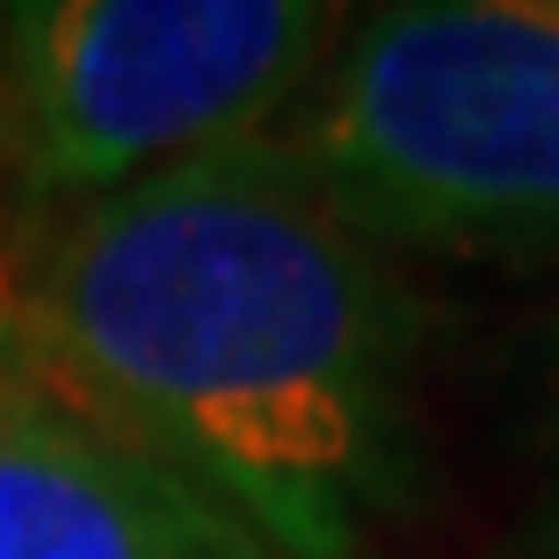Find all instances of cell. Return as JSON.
Listing matches in <instances>:
<instances>
[{"label":"cell","instance_id":"cell-2","mask_svg":"<svg viewBox=\"0 0 559 559\" xmlns=\"http://www.w3.org/2000/svg\"><path fill=\"white\" fill-rule=\"evenodd\" d=\"M276 139L378 248H559V0L371 8Z\"/></svg>","mask_w":559,"mask_h":559},{"label":"cell","instance_id":"cell-5","mask_svg":"<svg viewBox=\"0 0 559 559\" xmlns=\"http://www.w3.org/2000/svg\"><path fill=\"white\" fill-rule=\"evenodd\" d=\"M29 407H44V393H37V378H29V364H22V349H15L8 312H0V421L29 415Z\"/></svg>","mask_w":559,"mask_h":559},{"label":"cell","instance_id":"cell-6","mask_svg":"<svg viewBox=\"0 0 559 559\" xmlns=\"http://www.w3.org/2000/svg\"><path fill=\"white\" fill-rule=\"evenodd\" d=\"M545 559H559V436H552V501H545Z\"/></svg>","mask_w":559,"mask_h":559},{"label":"cell","instance_id":"cell-7","mask_svg":"<svg viewBox=\"0 0 559 559\" xmlns=\"http://www.w3.org/2000/svg\"><path fill=\"white\" fill-rule=\"evenodd\" d=\"M0 312H8V262H0Z\"/></svg>","mask_w":559,"mask_h":559},{"label":"cell","instance_id":"cell-3","mask_svg":"<svg viewBox=\"0 0 559 559\" xmlns=\"http://www.w3.org/2000/svg\"><path fill=\"white\" fill-rule=\"evenodd\" d=\"M312 0H15L0 8V160L29 211L270 139L342 44Z\"/></svg>","mask_w":559,"mask_h":559},{"label":"cell","instance_id":"cell-1","mask_svg":"<svg viewBox=\"0 0 559 559\" xmlns=\"http://www.w3.org/2000/svg\"><path fill=\"white\" fill-rule=\"evenodd\" d=\"M8 328L51 407L197 479L276 559H364L429 495L421 306L276 131L29 211Z\"/></svg>","mask_w":559,"mask_h":559},{"label":"cell","instance_id":"cell-4","mask_svg":"<svg viewBox=\"0 0 559 559\" xmlns=\"http://www.w3.org/2000/svg\"><path fill=\"white\" fill-rule=\"evenodd\" d=\"M0 559H276L218 495L139 443L29 407L0 421Z\"/></svg>","mask_w":559,"mask_h":559}]
</instances>
